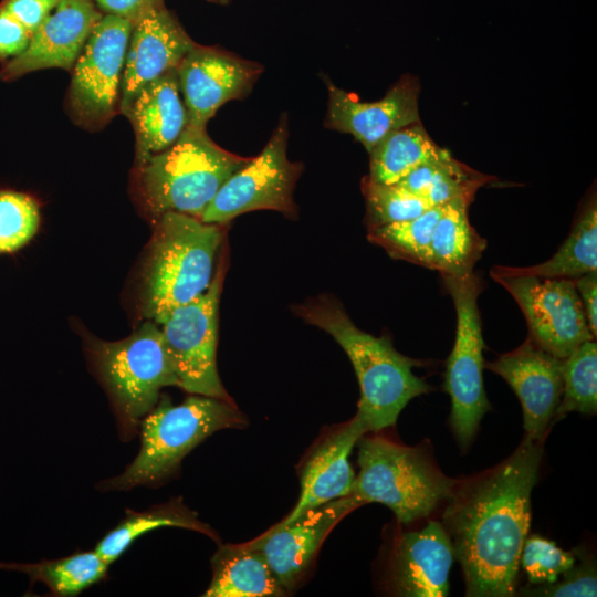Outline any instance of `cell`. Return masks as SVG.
I'll return each mask as SVG.
<instances>
[{
	"label": "cell",
	"instance_id": "cell-1",
	"mask_svg": "<svg viewBox=\"0 0 597 597\" xmlns=\"http://www.w3.org/2000/svg\"><path fill=\"white\" fill-rule=\"evenodd\" d=\"M542 442L524 436L506 460L454 485L447 500L442 525L461 565L467 596L509 597L515 593Z\"/></svg>",
	"mask_w": 597,
	"mask_h": 597
},
{
	"label": "cell",
	"instance_id": "cell-2",
	"mask_svg": "<svg viewBox=\"0 0 597 597\" xmlns=\"http://www.w3.org/2000/svg\"><path fill=\"white\" fill-rule=\"evenodd\" d=\"M293 311L329 334L348 356L360 388L356 416L368 432L394 426L412 398L432 389L412 371L419 360L397 352L388 336L376 337L358 328L333 296L308 298Z\"/></svg>",
	"mask_w": 597,
	"mask_h": 597
},
{
	"label": "cell",
	"instance_id": "cell-3",
	"mask_svg": "<svg viewBox=\"0 0 597 597\" xmlns=\"http://www.w3.org/2000/svg\"><path fill=\"white\" fill-rule=\"evenodd\" d=\"M223 227L174 211L156 219L143 269L144 317L156 322L209 287L224 241Z\"/></svg>",
	"mask_w": 597,
	"mask_h": 597
},
{
	"label": "cell",
	"instance_id": "cell-4",
	"mask_svg": "<svg viewBox=\"0 0 597 597\" xmlns=\"http://www.w3.org/2000/svg\"><path fill=\"white\" fill-rule=\"evenodd\" d=\"M247 426L234 402L192 395L179 405L163 397L140 421V449L126 469L97 484L102 491L154 486L171 478L182 459L216 431Z\"/></svg>",
	"mask_w": 597,
	"mask_h": 597
},
{
	"label": "cell",
	"instance_id": "cell-5",
	"mask_svg": "<svg viewBox=\"0 0 597 597\" xmlns=\"http://www.w3.org/2000/svg\"><path fill=\"white\" fill-rule=\"evenodd\" d=\"M217 145L206 129L186 127L167 149L136 165V189L155 219L174 211L200 219L224 181L251 160Z\"/></svg>",
	"mask_w": 597,
	"mask_h": 597
},
{
	"label": "cell",
	"instance_id": "cell-6",
	"mask_svg": "<svg viewBox=\"0 0 597 597\" xmlns=\"http://www.w3.org/2000/svg\"><path fill=\"white\" fill-rule=\"evenodd\" d=\"M92 360L113 404L119 436L132 439L164 387H179L160 327L147 321L128 337L90 344Z\"/></svg>",
	"mask_w": 597,
	"mask_h": 597
},
{
	"label": "cell",
	"instance_id": "cell-7",
	"mask_svg": "<svg viewBox=\"0 0 597 597\" xmlns=\"http://www.w3.org/2000/svg\"><path fill=\"white\" fill-rule=\"evenodd\" d=\"M359 472L350 492L362 505L380 503L400 523L426 517L450 496L454 482L425 454L379 436L360 437Z\"/></svg>",
	"mask_w": 597,
	"mask_h": 597
},
{
	"label": "cell",
	"instance_id": "cell-8",
	"mask_svg": "<svg viewBox=\"0 0 597 597\" xmlns=\"http://www.w3.org/2000/svg\"><path fill=\"white\" fill-rule=\"evenodd\" d=\"M220 254L209 287L155 323L160 325L179 388L191 395L234 402L220 380L216 357L219 301L228 263L226 244Z\"/></svg>",
	"mask_w": 597,
	"mask_h": 597
},
{
	"label": "cell",
	"instance_id": "cell-9",
	"mask_svg": "<svg viewBox=\"0 0 597 597\" xmlns=\"http://www.w3.org/2000/svg\"><path fill=\"white\" fill-rule=\"evenodd\" d=\"M442 280L457 313L455 338L446 362L443 388L451 399V428L459 443L467 447L490 409L483 387L484 342L478 307L483 286L474 272Z\"/></svg>",
	"mask_w": 597,
	"mask_h": 597
},
{
	"label": "cell",
	"instance_id": "cell-10",
	"mask_svg": "<svg viewBox=\"0 0 597 597\" xmlns=\"http://www.w3.org/2000/svg\"><path fill=\"white\" fill-rule=\"evenodd\" d=\"M287 139L289 119L283 113L262 151L224 181L200 220L226 226L235 217L255 210H274L296 218L293 192L303 165L287 158Z\"/></svg>",
	"mask_w": 597,
	"mask_h": 597
},
{
	"label": "cell",
	"instance_id": "cell-11",
	"mask_svg": "<svg viewBox=\"0 0 597 597\" xmlns=\"http://www.w3.org/2000/svg\"><path fill=\"white\" fill-rule=\"evenodd\" d=\"M133 25L126 19L103 14L71 71L66 105L73 121L85 129H101L119 113Z\"/></svg>",
	"mask_w": 597,
	"mask_h": 597
},
{
	"label": "cell",
	"instance_id": "cell-12",
	"mask_svg": "<svg viewBox=\"0 0 597 597\" xmlns=\"http://www.w3.org/2000/svg\"><path fill=\"white\" fill-rule=\"evenodd\" d=\"M523 312L528 337L564 359L586 341L594 339L574 279L504 274L490 271Z\"/></svg>",
	"mask_w": 597,
	"mask_h": 597
},
{
	"label": "cell",
	"instance_id": "cell-13",
	"mask_svg": "<svg viewBox=\"0 0 597 597\" xmlns=\"http://www.w3.org/2000/svg\"><path fill=\"white\" fill-rule=\"evenodd\" d=\"M263 70L262 64L221 48L196 43L177 67L187 126L206 129L223 104L251 93Z\"/></svg>",
	"mask_w": 597,
	"mask_h": 597
},
{
	"label": "cell",
	"instance_id": "cell-14",
	"mask_svg": "<svg viewBox=\"0 0 597 597\" xmlns=\"http://www.w3.org/2000/svg\"><path fill=\"white\" fill-rule=\"evenodd\" d=\"M484 368L500 375L517 396L525 437L543 441L563 394V359L527 336L514 350L484 363Z\"/></svg>",
	"mask_w": 597,
	"mask_h": 597
},
{
	"label": "cell",
	"instance_id": "cell-15",
	"mask_svg": "<svg viewBox=\"0 0 597 597\" xmlns=\"http://www.w3.org/2000/svg\"><path fill=\"white\" fill-rule=\"evenodd\" d=\"M328 100L324 126L350 134L369 153L389 133L419 123L418 78L404 75L376 102L360 101L354 93L323 77Z\"/></svg>",
	"mask_w": 597,
	"mask_h": 597
},
{
	"label": "cell",
	"instance_id": "cell-16",
	"mask_svg": "<svg viewBox=\"0 0 597 597\" xmlns=\"http://www.w3.org/2000/svg\"><path fill=\"white\" fill-rule=\"evenodd\" d=\"M360 505L349 494L312 509L286 525L273 526L245 543L263 554L281 585L289 591L305 576L334 526Z\"/></svg>",
	"mask_w": 597,
	"mask_h": 597
},
{
	"label": "cell",
	"instance_id": "cell-17",
	"mask_svg": "<svg viewBox=\"0 0 597 597\" xmlns=\"http://www.w3.org/2000/svg\"><path fill=\"white\" fill-rule=\"evenodd\" d=\"M102 17L93 0H61L32 33L28 48L2 63L0 78L13 81L51 67L72 71Z\"/></svg>",
	"mask_w": 597,
	"mask_h": 597
},
{
	"label": "cell",
	"instance_id": "cell-18",
	"mask_svg": "<svg viewBox=\"0 0 597 597\" xmlns=\"http://www.w3.org/2000/svg\"><path fill=\"white\" fill-rule=\"evenodd\" d=\"M196 45L166 7L140 18L132 29L121 85L119 113L125 115L138 92L176 70Z\"/></svg>",
	"mask_w": 597,
	"mask_h": 597
},
{
	"label": "cell",
	"instance_id": "cell-19",
	"mask_svg": "<svg viewBox=\"0 0 597 597\" xmlns=\"http://www.w3.org/2000/svg\"><path fill=\"white\" fill-rule=\"evenodd\" d=\"M367 432L364 422L355 415L316 446L302 468L300 498L295 506L274 526L286 525L312 509L350 494L356 475L349 454Z\"/></svg>",
	"mask_w": 597,
	"mask_h": 597
},
{
	"label": "cell",
	"instance_id": "cell-20",
	"mask_svg": "<svg viewBox=\"0 0 597 597\" xmlns=\"http://www.w3.org/2000/svg\"><path fill=\"white\" fill-rule=\"evenodd\" d=\"M454 552L442 524L430 521L422 530L401 535L391 557L396 593L407 597H443Z\"/></svg>",
	"mask_w": 597,
	"mask_h": 597
},
{
	"label": "cell",
	"instance_id": "cell-21",
	"mask_svg": "<svg viewBox=\"0 0 597 597\" xmlns=\"http://www.w3.org/2000/svg\"><path fill=\"white\" fill-rule=\"evenodd\" d=\"M125 116L135 132L136 165L169 148L187 127L177 69L144 86Z\"/></svg>",
	"mask_w": 597,
	"mask_h": 597
},
{
	"label": "cell",
	"instance_id": "cell-22",
	"mask_svg": "<svg viewBox=\"0 0 597 597\" xmlns=\"http://www.w3.org/2000/svg\"><path fill=\"white\" fill-rule=\"evenodd\" d=\"M212 579L205 597L283 596L281 585L263 554L247 543L221 546L211 558Z\"/></svg>",
	"mask_w": 597,
	"mask_h": 597
},
{
	"label": "cell",
	"instance_id": "cell-23",
	"mask_svg": "<svg viewBox=\"0 0 597 597\" xmlns=\"http://www.w3.org/2000/svg\"><path fill=\"white\" fill-rule=\"evenodd\" d=\"M469 205L452 201L444 206L432 232L429 266L442 277H461L473 268L486 248V240L471 226Z\"/></svg>",
	"mask_w": 597,
	"mask_h": 597
},
{
	"label": "cell",
	"instance_id": "cell-24",
	"mask_svg": "<svg viewBox=\"0 0 597 597\" xmlns=\"http://www.w3.org/2000/svg\"><path fill=\"white\" fill-rule=\"evenodd\" d=\"M490 177L458 161L448 150L398 181V187L426 199L431 206L462 201L470 206Z\"/></svg>",
	"mask_w": 597,
	"mask_h": 597
},
{
	"label": "cell",
	"instance_id": "cell-25",
	"mask_svg": "<svg viewBox=\"0 0 597 597\" xmlns=\"http://www.w3.org/2000/svg\"><path fill=\"white\" fill-rule=\"evenodd\" d=\"M504 274L576 279L597 271V205L595 195L585 203L557 252L547 261L523 268L495 265Z\"/></svg>",
	"mask_w": 597,
	"mask_h": 597
},
{
	"label": "cell",
	"instance_id": "cell-26",
	"mask_svg": "<svg viewBox=\"0 0 597 597\" xmlns=\"http://www.w3.org/2000/svg\"><path fill=\"white\" fill-rule=\"evenodd\" d=\"M421 123L396 129L377 143L369 154V180L394 185L420 165L443 153Z\"/></svg>",
	"mask_w": 597,
	"mask_h": 597
},
{
	"label": "cell",
	"instance_id": "cell-27",
	"mask_svg": "<svg viewBox=\"0 0 597 597\" xmlns=\"http://www.w3.org/2000/svg\"><path fill=\"white\" fill-rule=\"evenodd\" d=\"M164 526L192 530L216 538V533L195 513L180 503L171 502L142 512L127 510L125 516L100 540L95 551L111 565L136 538Z\"/></svg>",
	"mask_w": 597,
	"mask_h": 597
},
{
	"label": "cell",
	"instance_id": "cell-28",
	"mask_svg": "<svg viewBox=\"0 0 597 597\" xmlns=\"http://www.w3.org/2000/svg\"><path fill=\"white\" fill-rule=\"evenodd\" d=\"M109 564L94 551L38 563H0V568L27 575L30 584L45 585L54 596H75L101 582Z\"/></svg>",
	"mask_w": 597,
	"mask_h": 597
},
{
	"label": "cell",
	"instance_id": "cell-29",
	"mask_svg": "<svg viewBox=\"0 0 597 597\" xmlns=\"http://www.w3.org/2000/svg\"><path fill=\"white\" fill-rule=\"evenodd\" d=\"M444 206H433L409 220L367 229V238L394 259L428 268L432 232Z\"/></svg>",
	"mask_w": 597,
	"mask_h": 597
},
{
	"label": "cell",
	"instance_id": "cell-30",
	"mask_svg": "<svg viewBox=\"0 0 597 597\" xmlns=\"http://www.w3.org/2000/svg\"><path fill=\"white\" fill-rule=\"evenodd\" d=\"M570 411L596 415L597 344L586 341L563 359V394L555 420Z\"/></svg>",
	"mask_w": 597,
	"mask_h": 597
},
{
	"label": "cell",
	"instance_id": "cell-31",
	"mask_svg": "<svg viewBox=\"0 0 597 597\" xmlns=\"http://www.w3.org/2000/svg\"><path fill=\"white\" fill-rule=\"evenodd\" d=\"M362 192L366 201L365 223L367 229L416 218L431 206L397 185H384L362 179Z\"/></svg>",
	"mask_w": 597,
	"mask_h": 597
},
{
	"label": "cell",
	"instance_id": "cell-32",
	"mask_svg": "<svg viewBox=\"0 0 597 597\" xmlns=\"http://www.w3.org/2000/svg\"><path fill=\"white\" fill-rule=\"evenodd\" d=\"M40 210L36 200L15 190H0V253L24 247L36 233Z\"/></svg>",
	"mask_w": 597,
	"mask_h": 597
},
{
	"label": "cell",
	"instance_id": "cell-33",
	"mask_svg": "<svg viewBox=\"0 0 597 597\" xmlns=\"http://www.w3.org/2000/svg\"><path fill=\"white\" fill-rule=\"evenodd\" d=\"M575 563L573 553L538 535L526 537L520 557V566L532 585L555 582Z\"/></svg>",
	"mask_w": 597,
	"mask_h": 597
},
{
	"label": "cell",
	"instance_id": "cell-34",
	"mask_svg": "<svg viewBox=\"0 0 597 597\" xmlns=\"http://www.w3.org/2000/svg\"><path fill=\"white\" fill-rule=\"evenodd\" d=\"M527 596L586 597L597 595L596 567L591 561L582 558L555 582L521 589Z\"/></svg>",
	"mask_w": 597,
	"mask_h": 597
},
{
	"label": "cell",
	"instance_id": "cell-35",
	"mask_svg": "<svg viewBox=\"0 0 597 597\" xmlns=\"http://www.w3.org/2000/svg\"><path fill=\"white\" fill-rule=\"evenodd\" d=\"M31 36L32 33L0 4V61L21 54Z\"/></svg>",
	"mask_w": 597,
	"mask_h": 597
},
{
	"label": "cell",
	"instance_id": "cell-36",
	"mask_svg": "<svg viewBox=\"0 0 597 597\" xmlns=\"http://www.w3.org/2000/svg\"><path fill=\"white\" fill-rule=\"evenodd\" d=\"M61 0H1L0 4L33 33Z\"/></svg>",
	"mask_w": 597,
	"mask_h": 597
},
{
	"label": "cell",
	"instance_id": "cell-37",
	"mask_svg": "<svg viewBox=\"0 0 597 597\" xmlns=\"http://www.w3.org/2000/svg\"><path fill=\"white\" fill-rule=\"evenodd\" d=\"M104 14H113L135 24L146 13L165 7L164 0H93Z\"/></svg>",
	"mask_w": 597,
	"mask_h": 597
},
{
	"label": "cell",
	"instance_id": "cell-38",
	"mask_svg": "<svg viewBox=\"0 0 597 597\" xmlns=\"http://www.w3.org/2000/svg\"><path fill=\"white\" fill-rule=\"evenodd\" d=\"M588 327L594 336L597 335V271L574 279Z\"/></svg>",
	"mask_w": 597,
	"mask_h": 597
},
{
	"label": "cell",
	"instance_id": "cell-39",
	"mask_svg": "<svg viewBox=\"0 0 597 597\" xmlns=\"http://www.w3.org/2000/svg\"><path fill=\"white\" fill-rule=\"evenodd\" d=\"M230 0H217V2H220V3H228Z\"/></svg>",
	"mask_w": 597,
	"mask_h": 597
},
{
	"label": "cell",
	"instance_id": "cell-40",
	"mask_svg": "<svg viewBox=\"0 0 597 597\" xmlns=\"http://www.w3.org/2000/svg\"><path fill=\"white\" fill-rule=\"evenodd\" d=\"M208 1H213V2H217V0H208Z\"/></svg>",
	"mask_w": 597,
	"mask_h": 597
}]
</instances>
